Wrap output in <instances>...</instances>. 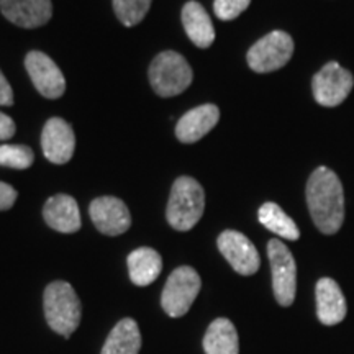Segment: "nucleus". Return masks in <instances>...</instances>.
<instances>
[{
	"label": "nucleus",
	"mask_w": 354,
	"mask_h": 354,
	"mask_svg": "<svg viewBox=\"0 0 354 354\" xmlns=\"http://www.w3.org/2000/svg\"><path fill=\"white\" fill-rule=\"evenodd\" d=\"M205 210V192L192 177H179L172 184L166 218L177 232H189L198 223Z\"/></svg>",
	"instance_id": "7ed1b4c3"
},
{
	"label": "nucleus",
	"mask_w": 354,
	"mask_h": 354,
	"mask_svg": "<svg viewBox=\"0 0 354 354\" xmlns=\"http://www.w3.org/2000/svg\"><path fill=\"white\" fill-rule=\"evenodd\" d=\"M307 205L313 223L323 234L339 232L344 221V194L339 177L322 166L307 183Z\"/></svg>",
	"instance_id": "f257e3e1"
},
{
	"label": "nucleus",
	"mask_w": 354,
	"mask_h": 354,
	"mask_svg": "<svg viewBox=\"0 0 354 354\" xmlns=\"http://www.w3.org/2000/svg\"><path fill=\"white\" fill-rule=\"evenodd\" d=\"M141 349L140 326L133 318H123L113 326L100 354H138Z\"/></svg>",
	"instance_id": "aec40b11"
},
{
	"label": "nucleus",
	"mask_w": 354,
	"mask_h": 354,
	"mask_svg": "<svg viewBox=\"0 0 354 354\" xmlns=\"http://www.w3.org/2000/svg\"><path fill=\"white\" fill-rule=\"evenodd\" d=\"M205 354H240L238 331L228 318H216L203 336Z\"/></svg>",
	"instance_id": "6ab92c4d"
},
{
	"label": "nucleus",
	"mask_w": 354,
	"mask_h": 354,
	"mask_svg": "<svg viewBox=\"0 0 354 354\" xmlns=\"http://www.w3.org/2000/svg\"><path fill=\"white\" fill-rule=\"evenodd\" d=\"M0 105H7V107L13 105V91L2 71H0Z\"/></svg>",
	"instance_id": "bb28decb"
},
{
	"label": "nucleus",
	"mask_w": 354,
	"mask_h": 354,
	"mask_svg": "<svg viewBox=\"0 0 354 354\" xmlns=\"http://www.w3.org/2000/svg\"><path fill=\"white\" fill-rule=\"evenodd\" d=\"M258 216L261 225H264L269 232L277 234V236L289 241H297L300 238V230L295 225V221L277 203L266 202L264 205H261Z\"/></svg>",
	"instance_id": "412c9836"
},
{
	"label": "nucleus",
	"mask_w": 354,
	"mask_h": 354,
	"mask_svg": "<svg viewBox=\"0 0 354 354\" xmlns=\"http://www.w3.org/2000/svg\"><path fill=\"white\" fill-rule=\"evenodd\" d=\"M220 120V110L214 104H205L201 107L189 110L187 113L177 122L176 136L183 143H197L207 133L214 130Z\"/></svg>",
	"instance_id": "2eb2a0df"
},
{
	"label": "nucleus",
	"mask_w": 354,
	"mask_h": 354,
	"mask_svg": "<svg viewBox=\"0 0 354 354\" xmlns=\"http://www.w3.org/2000/svg\"><path fill=\"white\" fill-rule=\"evenodd\" d=\"M44 317L53 331L69 338L77 330L82 305L74 287L64 281H55L44 289Z\"/></svg>",
	"instance_id": "f03ea898"
},
{
	"label": "nucleus",
	"mask_w": 354,
	"mask_h": 354,
	"mask_svg": "<svg viewBox=\"0 0 354 354\" xmlns=\"http://www.w3.org/2000/svg\"><path fill=\"white\" fill-rule=\"evenodd\" d=\"M183 25L185 33L196 46L209 48L215 41V28L209 13L198 2H187L183 8Z\"/></svg>",
	"instance_id": "f3484780"
},
{
	"label": "nucleus",
	"mask_w": 354,
	"mask_h": 354,
	"mask_svg": "<svg viewBox=\"0 0 354 354\" xmlns=\"http://www.w3.org/2000/svg\"><path fill=\"white\" fill-rule=\"evenodd\" d=\"M317 317L326 326L338 325L348 313L346 299L336 281L330 277H322L317 282Z\"/></svg>",
	"instance_id": "4468645a"
},
{
	"label": "nucleus",
	"mask_w": 354,
	"mask_h": 354,
	"mask_svg": "<svg viewBox=\"0 0 354 354\" xmlns=\"http://www.w3.org/2000/svg\"><path fill=\"white\" fill-rule=\"evenodd\" d=\"M17 190L6 183H0V212L12 209L17 201Z\"/></svg>",
	"instance_id": "393cba45"
},
{
	"label": "nucleus",
	"mask_w": 354,
	"mask_h": 354,
	"mask_svg": "<svg viewBox=\"0 0 354 354\" xmlns=\"http://www.w3.org/2000/svg\"><path fill=\"white\" fill-rule=\"evenodd\" d=\"M251 0H215L214 12L220 20L230 21L240 17L250 7Z\"/></svg>",
	"instance_id": "b1692460"
},
{
	"label": "nucleus",
	"mask_w": 354,
	"mask_h": 354,
	"mask_svg": "<svg viewBox=\"0 0 354 354\" xmlns=\"http://www.w3.org/2000/svg\"><path fill=\"white\" fill-rule=\"evenodd\" d=\"M0 10L8 21L21 28L46 25L53 15L51 0H0Z\"/></svg>",
	"instance_id": "ddd939ff"
},
{
	"label": "nucleus",
	"mask_w": 354,
	"mask_h": 354,
	"mask_svg": "<svg viewBox=\"0 0 354 354\" xmlns=\"http://www.w3.org/2000/svg\"><path fill=\"white\" fill-rule=\"evenodd\" d=\"M220 253L228 261L230 266L241 276H253L258 272L261 259L256 246L240 232L227 230L216 240Z\"/></svg>",
	"instance_id": "1a4fd4ad"
},
{
	"label": "nucleus",
	"mask_w": 354,
	"mask_h": 354,
	"mask_svg": "<svg viewBox=\"0 0 354 354\" xmlns=\"http://www.w3.org/2000/svg\"><path fill=\"white\" fill-rule=\"evenodd\" d=\"M35 154L32 148L25 145H2L0 146V166L12 169H28L33 165Z\"/></svg>",
	"instance_id": "5701e85b"
},
{
	"label": "nucleus",
	"mask_w": 354,
	"mask_h": 354,
	"mask_svg": "<svg viewBox=\"0 0 354 354\" xmlns=\"http://www.w3.org/2000/svg\"><path fill=\"white\" fill-rule=\"evenodd\" d=\"M88 214L95 228L109 236H118L131 227V215L125 202L118 197H99L92 201Z\"/></svg>",
	"instance_id": "9b49d317"
},
{
	"label": "nucleus",
	"mask_w": 354,
	"mask_h": 354,
	"mask_svg": "<svg viewBox=\"0 0 354 354\" xmlns=\"http://www.w3.org/2000/svg\"><path fill=\"white\" fill-rule=\"evenodd\" d=\"M128 271L135 286L146 287L153 284L162 271L161 254L153 248H138L128 256Z\"/></svg>",
	"instance_id": "a211bd4d"
},
{
	"label": "nucleus",
	"mask_w": 354,
	"mask_h": 354,
	"mask_svg": "<svg viewBox=\"0 0 354 354\" xmlns=\"http://www.w3.org/2000/svg\"><path fill=\"white\" fill-rule=\"evenodd\" d=\"M118 20L125 26H135L145 19L153 0H112Z\"/></svg>",
	"instance_id": "4be33fe9"
},
{
	"label": "nucleus",
	"mask_w": 354,
	"mask_h": 354,
	"mask_svg": "<svg viewBox=\"0 0 354 354\" xmlns=\"http://www.w3.org/2000/svg\"><path fill=\"white\" fill-rule=\"evenodd\" d=\"M292 55H294V39L289 33L276 30L256 41L248 51L246 59L254 73L266 74L284 68Z\"/></svg>",
	"instance_id": "423d86ee"
},
{
	"label": "nucleus",
	"mask_w": 354,
	"mask_h": 354,
	"mask_svg": "<svg viewBox=\"0 0 354 354\" xmlns=\"http://www.w3.org/2000/svg\"><path fill=\"white\" fill-rule=\"evenodd\" d=\"M15 122L6 113L0 112V140H10L15 135Z\"/></svg>",
	"instance_id": "a878e982"
},
{
	"label": "nucleus",
	"mask_w": 354,
	"mask_h": 354,
	"mask_svg": "<svg viewBox=\"0 0 354 354\" xmlns=\"http://www.w3.org/2000/svg\"><path fill=\"white\" fill-rule=\"evenodd\" d=\"M268 256L272 271L274 297L282 307H290L297 292V266L290 250L279 240L268 243Z\"/></svg>",
	"instance_id": "0eeeda50"
},
{
	"label": "nucleus",
	"mask_w": 354,
	"mask_h": 354,
	"mask_svg": "<svg viewBox=\"0 0 354 354\" xmlns=\"http://www.w3.org/2000/svg\"><path fill=\"white\" fill-rule=\"evenodd\" d=\"M41 148L53 165H66L76 149V136L69 123L59 117L50 118L41 133Z\"/></svg>",
	"instance_id": "f8f14e48"
},
{
	"label": "nucleus",
	"mask_w": 354,
	"mask_h": 354,
	"mask_svg": "<svg viewBox=\"0 0 354 354\" xmlns=\"http://www.w3.org/2000/svg\"><path fill=\"white\" fill-rule=\"evenodd\" d=\"M149 82L158 95L174 97L183 94L194 81V73L183 55L162 51L149 66Z\"/></svg>",
	"instance_id": "20e7f679"
},
{
	"label": "nucleus",
	"mask_w": 354,
	"mask_h": 354,
	"mask_svg": "<svg viewBox=\"0 0 354 354\" xmlns=\"http://www.w3.org/2000/svg\"><path fill=\"white\" fill-rule=\"evenodd\" d=\"M48 227L59 233H76L81 228V212L77 202L66 194H57L48 198L43 209Z\"/></svg>",
	"instance_id": "dca6fc26"
},
{
	"label": "nucleus",
	"mask_w": 354,
	"mask_h": 354,
	"mask_svg": "<svg viewBox=\"0 0 354 354\" xmlns=\"http://www.w3.org/2000/svg\"><path fill=\"white\" fill-rule=\"evenodd\" d=\"M202 281L190 266H180L172 271L161 294L162 310L172 318H180L189 312L201 292Z\"/></svg>",
	"instance_id": "39448f33"
},
{
	"label": "nucleus",
	"mask_w": 354,
	"mask_h": 354,
	"mask_svg": "<svg viewBox=\"0 0 354 354\" xmlns=\"http://www.w3.org/2000/svg\"><path fill=\"white\" fill-rule=\"evenodd\" d=\"M354 77L348 69L335 61L325 64L312 81L313 97L323 107H336L351 94Z\"/></svg>",
	"instance_id": "6e6552de"
},
{
	"label": "nucleus",
	"mask_w": 354,
	"mask_h": 354,
	"mask_svg": "<svg viewBox=\"0 0 354 354\" xmlns=\"http://www.w3.org/2000/svg\"><path fill=\"white\" fill-rule=\"evenodd\" d=\"M25 68L37 91L46 99H59L66 91V79L55 61L41 51H30Z\"/></svg>",
	"instance_id": "9d476101"
}]
</instances>
